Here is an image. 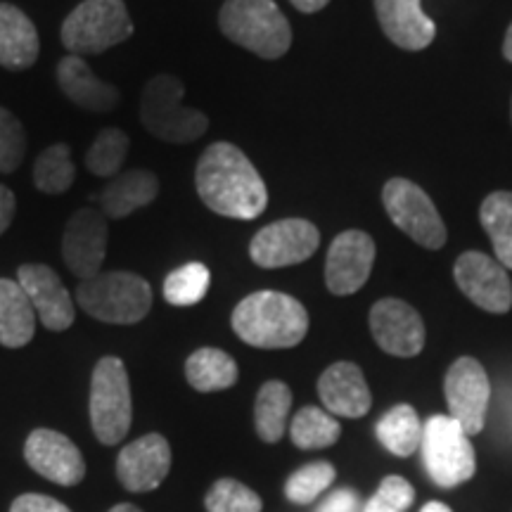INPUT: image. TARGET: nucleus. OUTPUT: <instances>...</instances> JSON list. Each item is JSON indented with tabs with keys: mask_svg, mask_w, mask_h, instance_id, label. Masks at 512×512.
Masks as SVG:
<instances>
[{
	"mask_svg": "<svg viewBox=\"0 0 512 512\" xmlns=\"http://www.w3.org/2000/svg\"><path fill=\"white\" fill-rule=\"evenodd\" d=\"M36 332V311L17 280L0 278V344L27 347Z\"/></svg>",
	"mask_w": 512,
	"mask_h": 512,
	"instance_id": "nucleus-24",
	"label": "nucleus"
},
{
	"mask_svg": "<svg viewBox=\"0 0 512 512\" xmlns=\"http://www.w3.org/2000/svg\"><path fill=\"white\" fill-rule=\"evenodd\" d=\"M204 508L209 512H261V498L245 484L235 479H219L204 498Z\"/></svg>",
	"mask_w": 512,
	"mask_h": 512,
	"instance_id": "nucleus-34",
	"label": "nucleus"
},
{
	"mask_svg": "<svg viewBox=\"0 0 512 512\" xmlns=\"http://www.w3.org/2000/svg\"><path fill=\"white\" fill-rule=\"evenodd\" d=\"M420 512H453V510L448 508V505H444V503H437V501H432V503H427L425 508H422Z\"/></svg>",
	"mask_w": 512,
	"mask_h": 512,
	"instance_id": "nucleus-42",
	"label": "nucleus"
},
{
	"mask_svg": "<svg viewBox=\"0 0 512 512\" xmlns=\"http://www.w3.org/2000/svg\"><path fill=\"white\" fill-rule=\"evenodd\" d=\"M375 12L389 41L403 50H425L437 36L420 0H375Z\"/></svg>",
	"mask_w": 512,
	"mask_h": 512,
	"instance_id": "nucleus-20",
	"label": "nucleus"
},
{
	"mask_svg": "<svg viewBox=\"0 0 512 512\" xmlns=\"http://www.w3.org/2000/svg\"><path fill=\"white\" fill-rule=\"evenodd\" d=\"M382 202L389 219L399 230L425 249L446 245V226L437 207L418 183L408 178H392L382 190Z\"/></svg>",
	"mask_w": 512,
	"mask_h": 512,
	"instance_id": "nucleus-9",
	"label": "nucleus"
},
{
	"mask_svg": "<svg viewBox=\"0 0 512 512\" xmlns=\"http://www.w3.org/2000/svg\"><path fill=\"white\" fill-rule=\"evenodd\" d=\"M57 83L76 107L95 114L112 112L121 100L119 88L100 81L93 74V69L88 67V62L79 55L62 57L60 64H57Z\"/></svg>",
	"mask_w": 512,
	"mask_h": 512,
	"instance_id": "nucleus-21",
	"label": "nucleus"
},
{
	"mask_svg": "<svg viewBox=\"0 0 512 512\" xmlns=\"http://www.w3.org/2000/svg\"><path fill=\"white\" fill-rule=\"evenodd\" d=\"M211 285L209 268L200 261L178 266L164 280V299L171 306H195L207 297Z\"/></svg>",
	"mask_w": 512,
	"mask_h": 512,
	"instance_id": "nucleus-32",
	"label": "nucleus"
},
{
	"mask_svg": "<svg viewBox=\"0 0 512 512\" xmlns=\"http://www.w3.org/2000/svg\"><path fill=\"white\" fill-rule=\"evenodd\" d=\"M185 86L171 74H157L143 88L140 121L145 131L171 145H185L202 138L209 128V117L195 107L183 105Z\"/></svg>",
	"mask_w": 512,
	"mask_h": 512,
	"instance_id": "nucleus-4",
	"label": "nucleus"
},
{
	"mask_svg": "<svg viewBox=\"0 0 512 512\" xmlns=\"http://www.w3.org/2000/svg\"><path fill=\"white\" fill-rule=\"evenodd\" d=\"M110 240L107 216L100 209L83 207L74 211L62 235V259L76 278L88 280L102 273Z\"/></svg>",
	"mask_w": 512,
	"mask_h": 512,
	"instance_id": "nucleus-13",
	"label": "nucleus"
},
{
	"mask_svg": "<svg viewBox=\"0 0 512 512\" xmlns=\"http://www.w3.org/2000/svg\"><path fill=\"white\" fill-rule=\"evenodd\" d=\"M510 117H512V102H510Z\"/></svg>",
	"mask_w": 512,
	"mask_h": 512,
	"instance_id": "nucleus-44",
	"label": "nucleus"
},
{
	"mask_svg": "<svg viewBox=\"0 0 512 512\" xmlns=\"http://www.w3.org/2000/svg\"><path fill=\"white\" fill-rule=\"evenodd\" d=\"M290 3L297 8L299 12H306V15H313V12L323 10L330 0H290Z\"/></svg>",
	"mask_w": 512,
	"mask_h": 512,
	"instance_id": "nucleus-40",
	"label": "nucleus"
},
{
	"mask_svg": "<svg viewBox=\"0 0 512 512\" xmlns=\"http://www.w3.org/2000/svg\"><path fill=\"white\" fill-rule=\"evenodd\" d=\"M159 195V178L152 171L145 169H131L121 171L110 183L102 188V192L95 197L100 204V211L107 219H126L133 211L147 207L157 200Z\"/></svg>",
	"mask_w": 512,
	"mask_h": 512,
	"instance_id": "nucleus-22",
	"label": "nucleus"
},
{
	"mask_svg": "<svg viewBox=\"0 0 512 512\" xmlns=\"http://www.w3.org/2000/svg\"><path fill=\"white\" fill-rule=\"evenodd\" d=\"M24 458L29 467L60 486H76L86 477V463L74 441L55 430H34L24 444Z\"/></svg>",
	"mask_w": 512,
	"mask_h": 512,
	"instance_id": "nucleus-16",
	"label": "nucleus"
},
{
	"mask_svg": "<svg viewBox=\"0 0 512 512\" xmlns=\"http://www.w3.org/2000/svg\"><path fill=\"white\" fill-rule=\"evenodd\" d=\"M76 302L88 316L110 325H136L152 309V287L131 271H107L81 280Z\"/></svg>",
	"mask_w": 512,
	"mask_h": 512,
	"instance_id": "nucleus-5",
	"label": "nucleus"
},
{
	"mask_svg": "<svg viewBox=\"0 0 512 512\" xmlns=\"http://www.w3.org/2000/svg\"><path fill=\"white\" fill-rule=\"evenodd\" d=\"M235 335L256 349H292L309 332V313L304 304L283 292H254L235 306Z\"/></svg>",
	"mask_w": 512,
	"mask_h": 512,
	"instance_id": "nucleus-2",
	"label": "nucleus"
},
{
	"mask_svg": "<svg viewBox=\"0 0 512 512\" xmlns=\"http://www.w3.org/2000/svg\"><path fill=\"white\" fill-rule=\"evenodd\" d=\"M335 477H337L335 467L325 463V460L309 463L299 467L297 472H292L290 479L285 482V496L297 505L313 503L320 494H323V491L330 489L332 482H335Z\"/></svg>",
	"mask_w": 512,
	"mask_h": 512,
	"instance_id": "nucleus-33",
	"label": "nucleus"
},
{
	"mask_svg": "<svg viewBox=\"0 0 512 512\" xmlns=\"http://www.w3.org/2000/svg\"><path fill=\"white\" fill-rule=\"evenodd\" d=\"M320 233L306 219H283L268 223L249 242V259L261 268H285L304 264L316 254Z\"/></svg>",
	"mask_w": 512,
	"mask_h": 512,
	"instance_id": "nucleus-10",
	"label": "nucleus"
},
{
	"mask_svg": "<svg viewBox=\"0 0 512 512\" xmlns=\"http://www.w3.org/2000/svg\"><path fill=\"white\" fill-rule=\"evenodd\" d=\"M110 512H143V510L136 508V505H131V503H119V505H114Z\"/></svg>",
	"mask_w": 512,
	"mask_h": 512,
	"instance_id": "nucleus-43",
	"label": "nucleus"
},
{
	"mask_svg": "<svg viewBox=\"0 0 512 512\" xmlns=\"http://www.w3.org/2000/svg\"><path fill=\"white\" fill-rule=\"evenodd\" d=\"M76 166L64 143H55L41 152L34 164V185L43 195H62L74 185Z\"/></svg>",
	"mask_w": 512,
	"mask_h": 512,
	"instance_id": "nucleus-29",
	"label": "nucleus"
},
{
	"mask_svg": "<svg viewBox=\"0 0 512 512\" xmlns=\"http://www.w3.org/2000/svg\"><path fill=\"white\" fill-rule=\"evenodd\" d=\"M17 283L27 292L38 320L50 332H64L74 325V299L53 268L46 264H24L17 271Z\"/></svg>",
	"mask_w": 512,
	"mask_h": 512,
	"instance_id": "nucleus-17",
	"label": "nucleus"
},
{
	"mask_svg": "<svg viewBox=\"0 0 512 512\" xmlns=\"http://www.w3.org/2000/svg\"><path fill=\"white\" fill-rule=\"evenodd\" d=\"M219 27L228 41L264 60H278L292 46L290 22L275 0H226Z\"/></svg>",
	"mask_w": 512,
	"mask_h": 512,
	"instance_id": "nucleus-3",
	"label": "nucleus"
},
{
	"mask_svg": "<svg viewBox=\"0 0 512 512\" xmlns=\"http://www.w3.org/2000/svg\"><path fill=\"white\" fill-rule=\"evenodd\" d=\"M316 512H363V505L354 489H337L318 505Z\"/></svg>",
	"mask_w": 512,
	"mask_h": 512,
	"instance_id": "nucleus-38",
	"label": "nucleus"
},
{
	"mask_svg": "<svg viewBox=\"0 0 512 512\" xmlns=\"http://www.w3.org/2000/svg\"><path fill=\"white\" fill-rule=\"evenodd\" d=\"M133 401L124 361L100 358L91 377V425L100 444L117 446L131 430Z\"/></svg>",
	"mask_w": 512,
	"mask_h": 512,
	"instance_id": "nucleus-7",
	"label": "nucleus"
},
{
	"mask_svg": "<svg viewBox=\"0 0 512 512\" xmlns=\"http://www.w3.org/2000/svg\"><path fill=\"white\" fill-rule=\"evenodd\" d=\"M131 140L121 128H105L93 140L86 152V169L98 178H114L121 174V166L126 162Z\"/></svg>",
	"mask_w": 512,
	"mask_h": 512,
	"instance_id": "nucleus-31",
	"label": "nucleus"
},
{
	"mask_svg": "<svg viewBox=\"0 0 512 512\" xmlns=\"http://www.w3.org/2000/svg\"><path fill=\"white\" fill-rule=\"evenodd\" d=\"M420 448L427 475L441 489H453V486L475 477V448L463 427L451 415H432L422 425Z\"/></svg>",
	"mask_w": 512,
	"mask_h": 512,
	"instance_id": "nucleus-8",
	"label": "nucleus"
},
{
	"mask_svg": "<svg viewBox=\"0 0 512 512\" xmlns=\"http://www.w3.org/2000/svg\"><path fill=\"white\" fill-rule=\"evenodd\" d=\"M62 43L69 55H100L133 36L124 0H83L62 24Z\"/></svg>",
	"mask_w": 512,
	"mask_h": 512,
	"instance_id": "nucleus-6",
	"label": "nucleus"
},
{
	"mask_svg": "<svg viewBox=\"0 0 512 512\" xmlns=\"http://www.w3.org/2000/svg\"><path fill=\"white\" fill-rule=\"evenodd\" d=\"M444 394L451 418L463 427L467 437L484 430L491 401V382L482 363L470 356L458 358L446 373Z\"/></svg>",
	"mask_w": 512,
	"mask_h": 512,
	"instance_id": "nucleus-11",
	"label": "nucleus"
},
{
	"mask_svg": "<svg viewBox=\"0 0 512 512\" xmlns=\"http://www.w3.org/2000/svg\"><path fill=\"white\" fill-rule=\"evenodd\" d=\"M195 185L200 200L226 219L252 221L268 207L264 178L233 143H214L202 152Z\"/></svg>",
	"mask_w": 512,
	"mask_h": 512,
	"instance_id": "nucleus-1",
	"label": "nucleus"
},
{
	"mask_svg": "<svg viewBox=\"0 0 512 512\" xmlns=\"http://www.w3.org/2000/svg\"><path fill=\"white\" fill-rule=\"evenodd\" d=\"M318 396L325 411L342 418H363L373 406L368 382L356 363L339 361L320 375Z\"/></svg>",
	"mask_w": 512,
	"mask_h": 512,
	"instance_id": "nucleus-19",
	"label": "nucleus"
},
{
	"mask_svg": "<svg viewBox=\"0 0 512 512\" xmlns=\"http://www.w3.org/2000/svg\"><path fill=\"white\" fill-rule=\"evenodd\" d=\"M453 278L460 292L472 304L489 313L512 309V280L501 261L484 252H465L453 266Z\"/></svg>",
	"mask_w": 512,
	"mask_h": 512,
	"instance_id": "nucleus-12",
	"label": "nucleus"
},
{
	"mask_svg": "<svg viewBox=\"0 0 512 512\" xmlns=\"http://www.w3.org/2000/svg\"><path fill=\"white\" fill-rule=\"evenodd\" d=\"M24 155H27V131L15 114L0 107V174L17 171Z\"/></svg>",
	"mask_w": 512,
	"mask_h": 512,
	"instance_id": "nucleus-35",
	"label": "nucleus"
},
{
	"mask_svg": "<svg viewBox=\"0 0 512 512\" xmlns=\"http://www.w3.org/2000/svg\"><path fill=\"white\" fill-rule=\"evenodd\" d=\"M10 512H72L67 505L43 494H24L12 503Z\"/></svg>",
	"mask_w": 512,
	"mask_h": 512,
	"instance_id": "nucleus-37",
	"label": "nucleus"
},
{
	"mask_svg": "<svg viewBox=\"0 0 512 512\" xmlns=\"http://www.w3.org/2000/svg\"><path fill=\"white\" fill-rule=\"evenodd\" d=\"M370 332L384 354L411 358L425 347V325L420 313L401 299H380L370 309Z\"/></svg>",
	"mask_w": 512,
	"mask_h": 512,
	"instance_id": "nucleus-15",
	"label": "nucleus"
},
{
	"mask_svg": "<svg viewBox=\"0 0 512 512\" xmlns=\"http://www.w3.org/2000/svg\"><path fill=\"white\" fill-rule=\"evenodd\" d=\"M503 55H505V60L512 62V24L508 27V34H505V41H503Z\"/></svg>",
	"mask_w": 512,
	"mask_h": 512,
	"instance_id": "nucleus-41",
	"label": "nucleus"
},
{
	"mask_svg": "<svg viewBox=\"0 0 512 512\" xmlns=\"http://www.w3.org/2000/svg\"><path fill=\"white\" fill-rule=\"evenodd\" d=\"M415 491L403 477H384L377 494L363 505V512H403L413 505Z\"/></svg>",
	"mask_w": 512,
	"mask_h": 512,
	"instance_id": "nucleus-36",
	"label": "nucleus"
},
{
	"mask_svg": "<svg viewBox=\"0 0 512 512\" xmlns=\"http://www.w3.org/2000/svg\"><path fill=\"white\" fill-rule=\"evenodd\" d=\"M375 264V242L363 230H344L328 249L325 285L337 297H349L368 283Z\"/></svg>",
	"mask_w": 512,
	"mask_h": 512,
	"instance_id": "nucleus-14",
	"label": "nucleus"
},
{
	"mask_svg": "<svg viewBox=\"0 0 512 512\" xmlns=\"http://www.w3.org/2000/svg\"><path fill=\"white\" fill-rule=\"evenodd\" d=\"M290 408L292 392L285 382L271 380L259 389L254 403V425L261 441L275 444V441L283 439Z\"/></svg>",
	"mask_w": 512,
	"mask_h": 512,
	"instance_id": "nucleus-27",
	"label": "nucleus"
},
{
	"mask_svg": "<svg viewBox=\"0 0 512 512\" xmlns=\"http://www.w3.org/2000/svg\"><path fill=\"white\" fill-rule=\"evenodd\" d=\"M377 441L396 458H408L418 451L422 441V422L413 406L399 403L387 411L375 427Z\"/></svg>",
	"mask_w": 512,
	"mask_h": 512,
	"instance_id": "nucleus-26",
	"label": "nucleus"
},
{
	"mask_svg": "<svg viewBox=\"0 0 512 512\" xmlns=\"http://www.w3.org/2000/svg\"><path fill=\"white\" fill-rule=\"evenodd\" d=\"M171 470V446L162 434L150 432L131 441L117 458L121 486L133 494L155 491Z\"/></svg>",
	"mask_w": 512,
	"mask_h": 512,
	"instance_id": "nucleus-18",
	"label": "nucleus"
},
{
	"mask_svg": "<svg viewBox=\"0 0 512 512\" xmlns=\"http://www.w3.org/2000/svg\"><path fill=\"white\" fill-rule=\"evenodd\" d=\"M479 221L491 238L496 259L512 271V192H491L479 209Z\"/></svg>",
	"mask_w": 512,
	"mask_h": 512,
	"instance_id": "nucleus-28",
	"label": "nucleus"
},
{
	"mask_svg": "<svg viewBox=\"0 0 512 512\" xmlns=\"http://www.w3.org/2000/svg\"><path fill=\"white\" fill-rule=\"evenodd\" d=\"M238 363L226 351L204 347L190 354L185 361V377L195 392L209 394V392H223L238 382Z\"/></svg>",
	"mask_w": 512,
	"mask_h": 512,
	"instance_id": "nucleus-25",
	"label": "nucleus"
},
{
	"mask_svg": "<svg viewBox=\"0 0 512 512\" xmlns=\"http://www.w3.org/2000/svg\"><path fill=\"white\" fill-rule=\"evenodd\" d=\"M15 211H17L15 192L5 188V185H0V235L10 228L12 219H15Z\"/></svg>",
	"mask_w": 512,
	"mask_h": 512,
	"instance_id": "nucleus-39",
	"label": "nucleus"
},
{
	"mask_svg": "<svg viewBox=\"0 0 512 512\" xmlns=\"http://www.w3.org/2000/svg\"><path fill=\"white\" fill-rule=\"evenodd\" d=\"M342 427L332 418L328 411L316 406H304L302 411L292 418L290 437L294 446L304 448V451H313V448H328L337 444Z\"/></svg>",
	"mask_w": 512,
	"mask_h": 512,
	"instance_id": "nucleus-30",
	"label": "nucleus"
},
{
	"mask_svg": "<svg viewBox=\"0 0 512 512\" xmlns=\"http://www.w3.org/2000/svg\"><path fill=\"white\" fill-rule=\"evenodd\" d=\"M41 53L36 24L10 3H0V67L24 72L34 67Z\"/></svg>",
	"mask_w": 512,
	"mask_h": 512,
	"instance_id": "nucleus-23",
	"label": "nucleus"
}]
</instances>
